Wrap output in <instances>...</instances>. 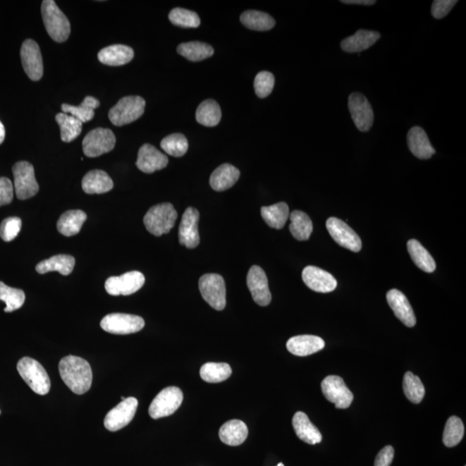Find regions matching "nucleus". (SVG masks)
Listing matches in <instances>:
<instances>
[{
	"mask_svg": "<svg viewBox=\"0 0 466 466\" xmlns=\"http://www.w3.org/2000/svg\"><path fill=\"white\" fill-rule=\"evenodd\" d=\"M59 372L65 384L76 395L90 390L92 372L90 363L82 357L67 356L61 358Z\"/></svg>",
	"mask_w": 466,
	"mask_h": 466,
	"instance_id": "nucleus-1",
	"label": "nucleus"
},
{
	"mask_svg": "<svg viewBox=\"0 0 466 466\" xmlns=\"http://www.w3.org/2000/svg\"><path fill=\"white\" fill-rule=\"evenodd\" d=\"M42 16L49 37L57 42H66L70 35V23L54 0L42 1Z\"/></svg>",
	"mask_w": 466,
	"mask_h": 466,
	"instance_id": "nucleus-2",
	"label": "nucleus"
},
{
	"mask_svg": "<svg viewBox=\"0 0 466 466\" xmlns=\"http://www.w3.org/2000/svg\"><path fill=\"white\" fill-rule=\"evenodd\" d=\"M17 369L23 380L36 394H48L51 384L48 373L39 362L32 357H23L19 360Z\"/></svg>",
	"mask_w": 466,
	"mask_h": 466,
	"instance_id": "nucleus-3",
	"label": "nucleus"
},
{
	"mask_svg": "<svg viewBox=\"0 0 466 466\" xmlns=\"http://www.w3.org/2000/svg\"><path fill=\"white\" fill-rule=\"evenodd\" d=\"M177 213L171 203H161L152 207L145 214L144 223L148 232L160 237L171 232L176 224Z\"/></svg>",
	"mask_w": 466,
	"mask_h": 466,
	"instance_id": "nucleus-4",
	"label": "nucleus"
},
{
	"mask_svg": "<svg viewBox=\"0 0 466 466\" xmlns=\"http://www.w3.org/2000/svg\"><path fill=\"white\" fill-rule=\"evenodd\" d=\"M145 100L140 96H127L109 111V119L114 125L123 126L130 124L142 116L145 113Z\"/></svg>",
	"mask_w": 466,
	"mask_h": 466,
	"instance_id": "nucleus-5",
	"label": "nucleus"
},
{
	"mask_svg": "<svg viewBox=\"0 0 466 466\" xmlns=\"http://www.w3.org/2000/svg\"><path fill=\"white\" fill-rule=\"evenodd\" d=\"M199 288L204 300L215 310L222 311L226 305V288L224 278L218 274L200 277Z\"/></svg>",
	"mask_w": 466,
	"mask_h": 466,
	"instance_id": "nucleus-6",
	"label": "nucleus"
},
{
	"mask_svg": "<svg viewBox=\"0 0 466 466\" xmlns=\"http://www.w3.org/2000/svg\"><path fill=\"white\" fill-rule=\"evenodd\" d=\"M14 176V190L19 200H27L33 197L39 191L34 167L28 161H18L13 168Z\"/></svg>",
	"mask_w": 466,
	"mask_h": 466,
	"instance_id": "nucleus-7",
	"label": "nucleus"
},
{
	"mask_svg": "<svg viewBox=\"0 0 466 466\" xmlns=\"http://www.w3.org/2000/svg\"><path fill=\"white\" fill-rule=\"evenodd\" d=\"M183 393L177 387H168L161 391L152 400L149 414L152 419L169 417L182 405Z\"/></svg>",
	"mask_w": 466,
	"mask_h": 466,
	"instance_id": "nucleus-8",
	"label": "nucleus"
},
{
	"mask_svg": "<svg viewBox=\"0 0 466 466\" xmlns=\"http://www.w3.org/2000/svg\"><path fill=\"white\" fill-rule=\"evenodd\" d=\"M116 145V137L113 130L97 128L91 130L84 137L82 147L85 155L97 157L111 152Z\"/></svg>",
	"mask_w": 466,
	"mask_h": 466,
	"instance_id": "nucleus-9",
	"label": "nucleus"
},
{
	"mask_svg": "<svg viewBox=\"0 0 466 466\" xmlns=\"http://www.w3.org/2000/svg\"><path fill=\"white\" fill-rule=\"evenodd\" d=\"M145 325L144 319L137 315L111 314L102 319L100 326L107 333L125 335L140 332Z\"/></svg>",
	"mask_w": 466,
	"mask_h": 466,
	"instance_id": "nucleus-10",
	"label": "nucleus"
},
{
	"mask_svg": "<svg viewBox=\"0 0 466 466\" xmlns=\"http://www.w3.org/2000/svg\"><path fill=\"white\" fill-rule=\"evenodd\" d=\"M348 107L357 128L362 133L369 132L374 123V113L367 98L360 92H353L350 95Z\"/></svg>",
	"mask_w": 466,
	"mask_h": 466,
	"instance_id": "nucleus-11",
	"label": "nucleus"
},
{
	"mask_svg": "<svg viewBox=\"0 0 466 466\" xmlns=\"http://www.w3.org/2000/svg\"><path fill=\"white\" fill-rule=\"evenodd\" d=\"M323 395L334 403L337 408H348L352 403L354 398L352 391L346 386L344 380L341 376H329L326 377L321 383Z\"/></svg>",
	"mask_w": 466,
	"mask_h": 466,
	"instance_id": "nucleus-12",
	"label": "nucleus"
},
{
	"mask_svg": "<svg viewBox=\"0 0 466 466\" xmlns=\"http://www.w3.org/2000/svg\"><path fill=\"white\" fill-rule=\"evenodd\" d=\"M138 402L136 398H129L123 400L121 403L106 415L104 425L111 432L124 429L129 424L136 414Z\"/></svg>",
	"mask_w": 466,
	"mask_h": 466,
	"instance_id": "nucleus-13",
	"label": "nucleus"
},
{
	"mask_svg": "<svg viewBox=\"0 0 466 466\" xmlns=\"http://www.w3.org/2000/svg\"><path fill=\"white\" fill-rule=\"evenodd\" d=\"M326 228L331 237L337 244L353 252H360L362 241L355 231L350 228L345 222L340 219L331 217L327 219Z\"/></svg>",
	"mask_w": 466,
	"mask_h": 466,
	"instance_id": "nucleus-14",
	"label": "nucleus"
},
{
	"mask_svg": "<svg viewBox=\"0 0 466 466\" xmlns=\"http://www.w3.org/2000/svg\"><path fill=\"white\" fill-rule=\"evenodd\" d=\"M145 277L140 271H130L121 276H111L106 280L105 288L111 295H130L144 286Z\"/></svg>",
	"mask_w": 466,
	"mask_h": 466,
	"instance_id": "nucleus-15",
	"label": "nucleus"
},
{
	"mask_svg": "<svg viewBox=\"0 0 466 466\" xmlns=\"http://www.w3.org/2000/svg\"><path fill=\"white\" fill-rule=\"evenodd\" d=\"M21 61L26 75L34 82H37L44 75V63L39 45L32 39H27L23 42Z\"/></svg>",
	"mask_w": 466,
	"mask_h": 466,
	"instance_id": "nucleus-16",
	"label": "nucleus"
},
{
	"mask_svg": "<svg viewBox=\"0 0 466 466\" xmlns=\"http://www.w3.org/2000/svg\"><path fill=\"white\" fill-rule=\"evenodd\" d=\"M247 286L254 302L262 307L268 306L271 302L266 274L264 269L257 265L250 269L247 275Z\"/></svg>",
	"mask_w": 466,
	"mask_h": 466,
	"instance_id": "nucleus-17",
	"label": "nucleus"
},
{
	"mask_svg": "<svg viewBox=\"0 0 466 466\" xmlns=\"http://www.w3.org/2000/svg\"><path fill=\"white\" fill-rule=\"evenodd\" d=\"M199 219V211L194 207L184 211L179 227V241L185 247L195 249L200 244Z\"/></svg>",
	"mask_w": 466,
	"mask_h": 466,
	"instance_id": "nucleus-18",
	"label": "nucleus"
},
{
	"mask_svg": "<svg viewBox=\"0 0 466 466\" xmlns=\"http://www.w3.org/2000/svg\"><path fill=\"white\" fill-rule=\"evenodd\" d=\"M168 159L153 145L145 144L138 152L137 167L146 174H152L167 167Z\"/></svg>",
	"mask_w": 466,
	"mask_h": 466,
	"instance_id": "nucleus-19",
	"label": "nucleus"
},
{
	"mask_svg": "<svg viewBox=\"0 0 466 466\" xmlns=\"http://www.w3.org/2000/svg\"><path fill=\"white\" fill-rule=\"evenodd\" d=\"M302 280L310 290L318 293L332 292L337 288V281L332 274L315 266L303 269Z\"/></svg>",
	"mask_w": 466,
	"mask_h": 466,
	"instance_id": "nucleus-20",
	"label": "nucleus"
},
{
	"mask_svg": "<svg viewBox=\"0 0 466 466\" xmlns=\"http://www.w3.org/2000/svg\"><path fill=\"white\" fill-rule=\"evenodd\" d=\"M386 298L388 305L393 312L404 325L413 327L417 324V318L410 302L403 293L398 290H391L387 293Z\"/></svg>",
	"mask_w": 466,
	"mask_h": 466,
	"instance_id": "nucleus-21",
	"label": "nucleus"
},
{
	"mask_svg": "<svg viewBox=\"0 0 466 466\" xmlns=\"http://www.w3.org/2000/svg\"><path fill=\"white\" fill-rule=\"evenodd\" d=\"M407 145L410 152L419 159H430L435 154V149L431 145L429 137L424 130L419 126H415L407 133Z\"/></svg>",
	"mask_w": 466,
	"mask_h": 466,
	"instance_id": "nucleus-22",
	"label": "nucleus"
},
{
	"mask_svg": "<svg viewBox=\"0 0 466 466\" xmlns=\"http://www.w3.org/2000/svg\"><path fill=\"white\" fill-rule=\"evenodd\" d=\"M325 348V341L314 335H299L287 342L288 352L295 356L306 357L317 353Z\"/></svg>",
	"mask_w": 466,
	"mask_h": 466,
	"instance_id": "nucleus-23",
	"label": "nucleus"
},
{
	"mask_svg": "<svg viewBox=\"0 0 466 466\" xmlns=\"http://www.w3.org/2000/svg\"><path fill=\"white\" fill-rule=\"evenodd\" d=\"M381 35L374 30H358L341 42V48L348 53H360L371 48L379 40Z\"/></svg>",
	"mask_w": 466,
	"mask_h": 466,
	"instance_id": "nucleus-24",
	"label": "nucleus"
},
{
	"mask_svg": "<svg viewBox=\"0 0 466 466\" xmlns=\"http://www.w3.org/2000/svg\"><path fill=\"white\" fill-rule=\"evenodd\" d=\"M292 424L296 435L300 441L310 445H315L321 442L322 435L321 432L303 412H298L295 414Z\"/></svg>",
	"mask_w": 466,
	"mask_h": 466,
	"instance_id": "nucleus-25",
	"label": "nucleus"
},
{
	"mask_svg": "<svg viewBox=\"0 0 466 466\" xmlns=\"http://www.w3.org/2000/svg\"><path fill=\"white\" fill-rule=\"evenodd\" d=\"M134 50L129 46L115 44L100 50L98 59L100 63L109 66H122L133 59Z\"/></svg>",
	"mask_w": 466,
	"mask_h": 466,
	"instance_id": "nucleus-26",
	"label": "nucleus"
},
{
	"mask_svg": "<svg viewBox=\"0 0 466 466\" xmlns=\"http://www.w3.org/2000/svg\"><path fill=\"white\" fill-rule=\"evenodd\" d=\"M240 171L233 165L225 164L221 165L211 173L210 186L214 190L221 192L229 190L240 179Z\"/></svg>",
	"mask_w": 466,
	"mask_h": 466,
	"instance_id": "nucleus-27",
	"label": "nucleus"
},
{
	"mask_svg": "<svg viewBox=\"0 0 466 466\" xmlns=\"http://www.w3.org/2000/svg\"><path fill=\"white\" fill-rule=\"evenodd\" d=\"M248 427L240 419H232L219 429V435L223 443L231 446H240L248 437Z\"/></svg>",
	"mask_w": 466,
	"mask_h": 466,
	"instance_id": "nucleus-28",
	"label": "nucleus"
},
{
	"mask_svg": "<svg viewBox=\"0 0 466 466\" xmlns=\"http://www.w3.org/2000/svg\"><path fill=\"white\" fill-rule=\"evenodd\" d=\"M113 188L114 182L109 174L99 169L88 172L82 180V190L88 195L105 194Z\"/></svg>",
	"mask_w": 466,
	"mask_h": 466,
	"instance_id": "nucleus-29",
	"label": "nucleus"
},
{
	"mask_svg": "<svg viewBox=\"0 0 466 466\" xmlns=\"http://www.w3.org/2000/svg\"><path fill=\"white\" fill-rule=\"evenodd\" d=\"M87 221V214L82 210H69L65 211L57 222V230L66 237L78 234Z\"/></svg>",
	"mask_w": 466,
	"mask_h": 466,
	"instance_id": "nucleus-30",
	"label": "nucleus"
},
{
	"mask_svg": "<svg viewBox=\"0 0 466 466\" xmlns=\"http://www.w3.org/2000/svg\"><path fill=\"white\" fill-rule=\"evenodd\" d=\"M75 259L69 255H56L40 262L37 265L36 271L39 274L50 271H59L61 275L68 276L74 269Z\"/></svg>",
	"mask_w": 466,
	"mask_h": 466,
	"instance_id": "nucleus-31",
	"label": "nucleus"
},
{
	"mask_svg": "<svg viewBox=\"0 0 466 466\" xmlns=\"http://www.w3.org/2000/svg\"><path fill=\"white\" fill-rule=\"evenodd\" d=\"M100 103L98 99L92 96H87L80 106H75L63 104L61 110L64 114H71V116L78 119L82 123H87L94 118V110L98 109Z\"/></svg>",
	"mask_w": 466,
	"mask_h": 466,
	"instance_id": "nucleus-32",
	"label": "nucleus"
},
{
	"mask_svg": "<svg viewBox=\"0 0 466 466\" xmlns=\"http://www.w3.org/2000/svg\"><path fill=\"white\" fill-rule=\"evenodd\" d=\"M261 214L269 226L282 229L290 217V209L286 203L279 202L275 205L262 207Z\"/></svg>",
	"mask_w": 466,
	"mask_h": 466,
	"instance_id": "nucleus-33",
	"label": "nucleus"
},
{
	"mask_svg": "<svg viewBox=\"0 0 466 466\" xmlns=\"http://www.w3.org/2000/svg\"><path fill=\"white\" fill-rule=\"evenodd\" d=\"M407 246L412 260L419 269L427 273H432L435 271L436 263L421 243L417 240H411L407 242Z\"/></svg>",
	"mask_w": 466,
	"mask_h": 466,
	"instance_id": "nucleus-34",
	"label": "nucleus"
},
{
	"mask_svg": "<svg viewBox=\"0 0 466 466\" xmlns=\"http://www.w3.org/2000/svg\"><path fill=\"white\" fill-rule=\"evenodd\" d=\"M177 52L191 61H200L214 56V49L211 45L202 42H190L180 44Z\"/></svg>",
	"mask_w": 466,
	"mask_h": 466,
	"instance_id": "nucleus-35",
	"label": "nucleus"
},
{
	"mask_svg": "<svg viewBox=\"0 0 466 466\" xmlns=\"http://www.w3.org/2000/svg\"><path fill=\"white\" fill-rule=\"evenodd\" d=\"M221 109L214 99H207L200 104L196 111V121L207 127L216 126L221 119Z\"/></svg>",
	"mask_w": 466,
	"mask_h": 466,
	"instance_id": "nucleus-36",
	"label": "nucleus"
},
{
	"mask_svg": "<svg viewBox=\"0 0 466 466\" xmlns=\"http://www.w3.org/2000/svg\"><path fill=\"white\" fill-rule=\"evenodd\" d=\"M290 230L293 237L299 241L309 240L313 233V223L308 215L302 211H294L290 214Z\"/></svg>",
	"mask_w": 466,
	"mask_h": 466,
	"instance_id": "nucleus-37",
	"label": "nucleus"
},
{
	"mask_svg": "<svg viewBox=\"0 0 466 466\" xmlns=\"http://www.w3.org/2000/svg\"><path fill=\"white\" fill-rule=\"evenodd\" d=\"M240 20L247 28L258 32L271 30L276 25L275 19L271 15L258 11H245L241 15Z\"/></svg>",
	"mask_w": 466,
	"mask_h": 466,
	"instance_id": "nucleus-38",
	"label": "nucleus"
},
{
	"mask_svg": "<svg viewBox=\"0 0 466 466\" xmlns=\"http://www.w3.org/2000/svg\"><path fill=\"white\" fill-rule=\"evenodd\" d=\"M56 121L61 129V138L65 142H70L80 136L82 130V123L67 114H56Z\"/></svg>",
	"mask_w": 466,
	"mask_h": 466,
	"instance_id": "nucleus-39",
	"label": "nucleus"
},
{
	"mask_svg": "<svg viewBox=\"0 0 466 466\" xmlns=\"http://www.w3.org/2000/svg\"><path fill=\"white\" fill-rule=\"evenodd\" d=\"M232 368L226 363H207L200 368V377L207 383L224 382L232 375Z\"/></svg>",
	"mask_w": 466,
	"mask_h": 466,
	"instance_id": "nucleus-40",
	"label": "nucleus"
},
{
	"mask_svg": "<svg viewBox=\"0 0 466 466\" xmlns=\"http://www.w3.org/2000/svg\"><path fill=\"white\" fill-rule=\"evenodd\" d=\"M403 391L406 398L411 403L419 404L425 396L424 385L417 376L410 372H406L403 377Z\"/></svg>",
	"mask_w": 466,
	"mask_h": 466,
	"instance_id": "nucleus-41",
	"label": "nucleus"
},
{
	"mask_svg": "<svg viewBox=\"0 0 466 466\" xmlns=\"http://www.w3.org/2000/svg\"><path fill=\"white\" fill-rule=\"evenodd\" d=\"M464 434L465 427L461 419L457 417H450L443 433V443L448 448H453L460 444Z\"/></svg>",
	"mask_w": 466,
	"mask_h": 466,
	"instance_id": "nucleus-42",
	"label": "nucleus"
},
{
	"mask_svg": "<svg viewBox=\"0 0 466 466\" xmlns=\"http://www.w3.org/2000/svg\"><path fill=\"white\" fill-rule=\"evenodd\" d=\"M0 300L6 304L5 312L11 313L24 305L25 294L22 290L7 286L0 282Z\"/></svg>",
	"mask_w": 466,
	"mask_h": 466,
	"instance_id": "nucleus-43",
	"label": "nucleus"
},
{
	"mask_svg": "<svg viewBox=\"0 0 466 466\" xmlns=\"http://www.w3.org/2000/svg\"><path fill=\"white\" fill-rule=\"evenodd\" d=\"M161 147L169 156L180 157L187 153L188 142L187 137L180 133L168 135L161 142Z\"/></svg>",
	"mask_w": 466,
	"mask_h": 466,
	"instance_id": "nucleus-44",
	"label": "nucleus"
},
{
	"mask_svg": "<svg viewBox=\"0 0 466 466\" xmlns=\"http://www.w3.org/2000/svg\"><path fill=\"white\" fill-rule=\"evenodd\" d=\"M168 18L173 25L183 27V28H197L200 25L198 14L187 9H173L169 13Z\"/></svg>",
	"mask_w": 466,
	"mask_h": 466,
	"instance_id": "nucleus-45",
	"label": "nucleus"
},
{
	"mask_svg": "<svg viewBox=\"0 0 466 466\" xmlns=\"http://www.w3.org/2000/svg\"><path fill=\"white\" fill-rule=\"evenodd\" d=\"M275 86V77L271 72L262 71L258 73L254 80V88L258 97L266 98L271 94Z\"/></svg>",
	"mask_w": 466,
	"mask_h": 466,
	"instance_id": "nucleus-46",
	"label": "nucleus"
},
{
	"mask_svg": "<svg viewBox=\"0 0 466 466\" xmlns=\"http://www.w3.org/2000/svg\"><path fill=\"white\" fill-rule=\"evenodd\" d=\"M22 228L21 219L10 217L4 221L0 225V237L6 242L13 241L17 238Z\"/></svg>",
	"mask_w": 466,
	"mask_h": 466,
	"instance_id": "nucleus-47",
	"label": "nucleus"
},
{
	"mask_svg": "<svg viewBox=\"0 0 466 466\" xmlns=\"http://www.w3.org/2000/svg\"><path fill=\"white\" fill-rule=\"evenodd\" d=\"M458 3L457 0H435L432 5L434 18L441 19L448 15Z\"/></svg>",
	"mask_w": 466,
	"mask_h": 466,
	"instance_id": "nucleus-48",
	"label": "nucleus"
},
{
	"mask_svg": "<svg viewBox=\"0 0 466 466\" xmlns=\"http://www.w3.org/2000/svg\"><path fill=\"white\" fill-rule=\"evenodd\" d=\"M14 186L6 177H0V207L8 205L13 200Z\"/></svg>",
	"mask_w": 466,
	"mask_h": 466,
	"instance_id": "nucleus-49",
	"label": "nucleus"
},
{
	"mask_svg": "<svg viewBox=\"0 0 466 466\" xmlns=\"http://www.w3.org/2000/svg\"><path fill=\"white\" fill-rule=\"evenodd\" d=\"M394 448L391 446H385L377 454L374 466H391L393 460H394Z\"/></svg>",
	"mask_w": 466,
	"mask_h": 466,
	"instance_id": "nucleus-50",
	"label": "nucleus"
},
{
	"mask_svg": "<svg viewBox=\"0 0 466 466\" xmlns=\"http://www.w3.org/2000/svg\"><path fill=\"white\" fill-rule=\"evenodd\" d=\"M342 3L346 5L373 6L376 4L375 0H342Z\"/></svg>",
	"mask_w": 466,
	"mask_h": 466,
	"instance_id": "nucleus-51",
	"label": "nucleus"
},
{
	"mask_svg": "<svg viewBox=\"0 0 466 466\" xmlns=\"http://www.w3.org/2000/svg\"><path fill=\"white\" fill-rule=\"evenodd\" d=\"M5 137H6L5 126H4L1 121H0V145L2 144L4 140H5Z\"/></svg>",
	"mask_w": 466,
	"mask_h": 466,
	"instance_id": "nucleus-52",
	"label": "nucleus"
},
{
	"mask_svg": "<svg viewBox=\"0 0 466 466\" xmlns=\"http://www.w3.org/2000/svg\"><path fill=\"white\" fill-rule=\"evenodd\" d=\"M277 466H284V465L283 463H280V464L277 465Z\"/></svg>",
	"mask_w": 466,
	"mask_h": 466,
	"instance_id": "nucleus-53",
	"label": "nucleus"
},
{
	"mask_svg": "<svg viewBox=\"0 0 466 466\" xmlns=\"http://www.w3.org/2000/svg\"><path fill=\"white\" fill-rule=\"evenodd\" d=\"M0 414H1V411H0Z\"/></svg>",
	"mask_w": 466,
	"mask_h": 466,
	"instance_id": "nucleus-54",
	"label": "nucleus"
}]
</instances>
